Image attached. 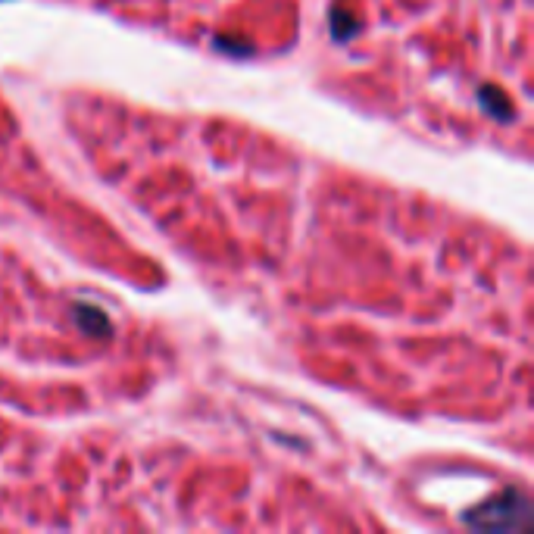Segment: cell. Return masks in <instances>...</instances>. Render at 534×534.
<instances>
[{"instance_id":"6da1fadb","label":"cell","mask_w":534,"mask_h":534,"mask_svg":"<svg viewBox=\"0 0 534 534\" xmlns=\"http://www.w3.org/2000/svg\"><path fill=\"white\" fill-rule=\"evenodd\" d=\"M79 322H88V325H94L97 332H107V319L104 316H97V313H91V307H79Z\"/></svg>"}]
</instances>
